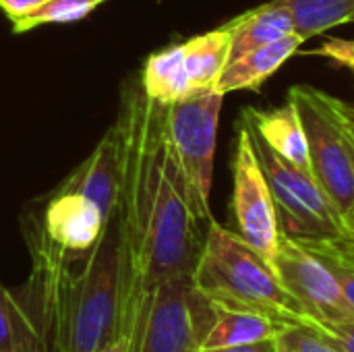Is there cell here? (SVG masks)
I'll return each instance as SVG.
<instances>
[{"label":"cell","instance_id":"obj_23","mask_svg":"<svg viewBox=\"0 0 354 352\" xmlns=\"http://www.w3.org/2000/svg\"><path fill=\"white\" fill-rule=\"evenodd\" d=\"M317 334L334 342L344 352H354V319L348 322H305Z\"/></svg>","mask_w":354,"mask_h":352},{"label":"cell","instance_id":"obj_13","mask_svg":"<svg viewBox=\"0 0 354 352\" xmlns=\"http://www.w3.org/2000/svg\"><path fill=\"white\" fill-rule=\"evenodd\" d=\"M305 39L295 31L278 41L245 52L243 56L230 60L216 83V91L230 93L243 89H259L266 79H270L288 58L297 54Z\"/></svg>","mask_w":354,"mask_h":352},{"label":"cell","instance_id":"obj_21","mask_svg":"<svg viewBox=\"0 0 354 352\" xmlns=\"http://www.w3.org/2000/svg\"><path fill=\"white\" fill-rule=\"evenodd\" d=\"M301 243V241H299ZM303 247H307L315 257H319L328 270L332 272V276L336 278V282L340 284L346 301L351 303L354 309V261L348 259L346 255H342L330 241H307L301 243Z\"/></svg>","mask_w":354,"mask_h":352},{"label":"cell","instance_id":"obj_17","mask_svg":"<svg viewBox=\"0 0 354 352\" xmlns=\"http://www.w3.org/2000/svg\"><path fill=\"white\" fill-rule=\"evenodd\" d=\"M139 81L145 95L160 104H174L189 98L193 87L183 62V44L151 54L143 64Z\"/></svg>","mask_w":354,"mask_h":352},{"label":"cell","instance_id":"obj_28","mask_svg":"<svg viewBox=\"0 0 354 352\" xmlns=\"http://www.w3.org/2000/svg\"><path fill=\"white\" fill-rule=\"evenodd\" d=\"M340 108H342L344 118H346V122H348V127H351V131H353L354 135V106H351V104H346V102L340 100Z\"/></svg>","mask_w":354,"mask_h":352},{"label":"cell","instance_id":"obj_7","mask_svg":"<svg viewBox=\"0 0 354 352\" xmlns=\"http://www.w3.org/2000/svg\"><path fill=\"white\" fill-rule=\"evenodd\" d=\"M222 104L224 93L216 89L197 91L180 102L164 104L166 127L174 156L193 191L197 207L209 220V193L214 178V156Z\"/></svg>","mask_w":354,"mask_h":352},{"label":"cell","instance_id":"obj_5","mask_svg":"<svg viewBox=\"0 0 354 352\" xmlns=\"http://www.w3.org/2000/svg\"><path fill=\"white\" fill-rule=\"evenodd\" d=\"M288 100L305 129L311 172L346 218L354 212V135L340 100L311 85H295Z\"/></svg>","mask_w":354,"mask_h":352},{"label":"cell","instance_id":"obj_6","mask_svg":"<svg viewBox=\"0 0 354 352\" xmlns=\"http://www.w3.org/2000/svg\"><path fill=\"white\" fill-rule=\"evenodd\" d=\"M249 133H251L255 156L268 178L276 203L282 234L301 243L332 241L344 237L346 220L332 203V199L326 195V191L315 180V176L280 158L251 129Z\"/></svg>","mask_w":354,"mask_h":352},{"label":"cell","instance_id":"obj_14","mask_svg":"<svg viewBox=\"0 0 354 352\" xmlns=\"http://www.w3.org/2000/svg\"><path fill=\"white\" fill-rule=\"evenodd\" d=\"M224 27L230 33V60H234L249 50L268 46L295 33V17L282 2L270 0L234 17Z\"/></svg>","mask_w":354,"mask_h":352},{"label":"cell","instance_id":"obj_10","mask_svg":"<svg viewBox=\"0 0 354 352\" xmlns=\"http://www.w3.org/2000/svg\"><path fill=\"white\" fill-rule=\"evenodd\" d=\"M29 216L41 234L71 257L87 253L97 243L106 222L110 220L87 197L60 187L44 201L41 207H33Z\"/></svg>","mask_w":354,"mask_h":352},{"label":"cell","instance_id":"obj_20","mask_svg":"<svg viewBox=\"0 0 354 352\" xmlns=\"http://www.w3.org/2000/svg\"><path fill=\"white\" fill-rule=\"evenodd\" d=\"M106 0H50L35 12L23 17L21 21L12 23L15 33H25L39 25H54V23H73L87 17Z\"/></svg>","mask_w":354,"mask_h":352},{"label":"cell","instance_id":"obj_24","mask_svg":"<svg viewBox=\"0 0 354 352\" xmlns=\"http://www.w3.org/2000/svg\"><path fill=\"white\" fill-rule=\"evenodd\" d=\"M307 54L322 56V58L334 60L338 64H344L348 68H354V39L334 37V39H328L326 44H322L319 48H315V50H311Z\"/></svg>","mask_w":354,"mask_h":352},{"label":"cell","instance_id":"obj_25","mask_svg":"<svg viewBox=\"0 0 354 352\" xmlns=\"http://www.w3.org/2000/svg\"><path fill=\"white\" fill-rule=\"evenodd\" d=\"M46 2H50V0H0V8L10 19V23H17L23 17L41 8Z\"/></svg>","mask_w":354,"mask_h":352},{"label":"cell","instance_id":"obj_16","mask_svg":"<svg viewBox=\"0 0 354 352\" xmlns=\"http://www.w3.org/2000/svg\"><path fill=\"white\" fill-rule=\"evenodd\" d=\"M230 33L226 27L195 35L183 44V62L193 87V93L216 89L226 64L230 62Z\"/></svg>","mask_w":354,"mask_h":352},{"label":"cell","instance_id":"obj_15","mask_svg":"<svg viewBox=\"0 0 354 352\" xmlns=\"http://www.w3.org/2000/svg\"><path fill=\"white\" fill-rule=\"evenodd\" d=\"M284 328L286 326L278 324L274 317L261 311L214 303V319L205 334L201 351L272 340L278 338Z\"/></svg>","mask_w":354,"mask_h":352},{"label":"cell","instance_id":"obj_26","mask_svg":"<svg viewBox=\"0 0 354 352\" xmlns=\"http://www.w3.org/2000/svg\"><path fill=\"white\" fill-rule=\"evenodd\" d=\"M201 352H278L276 338L272 340H261V342H251V344H239V346H224V349H207Z\"/></svg>","mask_w":354,"mask_h":352},{"label":"cell","instance_id":"obj_4","mask_svg":"<svg viewBox=\"0 0 354 352\" xmlns=\"http://www.w3.org/2000/svg\"><path fill=\"white\" fill-rule=\"evenodd\" d=\"M212 319L214 303L195 286L193 276L164 280L131 317L129 352H201Z\"/></svg>","mask_w":354,"mask_h":352},{"label":"cell","instance_id":"obj_9","mask_svg":"<svg viewBox=\"0 0 354 352\" xmlns=\"http://www.w3.org/2000/svg\"><path fill=\"white\" fill-rule=\"evenodd\" d=\"M274 270L282 286L303 309L305 322L354 319V309L328 266L299 241L282 234Z\"/></svg>","mask_w":354,"mask_h":352},{"label":"cell","instance_id":"obj_3","mask_svg":"<svg viewBox=\"0 0 354 352\" xmlns=\"http://www.w3.org/2000/svg\"><path fill=\"white\" fill-rule=\"evenodd\" d=\"M193 282L212 303L261 311L282 326L305 324L307 319L282 286L274 263L239 232L216 220L209 222Z\"/></svg>","mask_w":354,"mask_h":352},{"label":"cell","instance_id":"obj_22","mask_svg":"<svg viewBox=\"0 0 354 352\" xmlns=\"http://www.w3.org/2000/svg\"><path fill=\"white\" fill-rule=\"evenodd\" d=\"M276 344H278V352H344L334 342L317 334L313 328H309L307 324L286 326L278 334Z\"/></svg>","mask_w":354,"mask_h":352},{"label":"cell","instance_id":"obj_1","mask_svg":"<svg viewBox=\"0 0 354 352\" xmlns=\"http://www.w3.org/2000/svg\"><path fill=\"white\" fill-rule=\"evenodd\" d=\"M120 147L118 214L124 237L122 332L143 297L164 280L193 276L209 218L201 214L174 156L166 106L127 83L116 116Z\"/></svg>","mask_w":354,"mask_h":352},{"label":"cell","instance_id":"obj_18","mask_svg":"<svg viewBox=\"0 0 354 352\" xmlns=\"http://www.w3.org/2000/svg\"><path fill=\"white\" fill-rule=\"evenodd\" d=\"M0 352H44L41 334L17 297L0 284Z\"/></svg>","mask_w":354,"mask_h":352},{"label":"cell","instance_id":"obj_27","mask_svg":"<svg viewBox=\"0 0 354 352\" xmlns=\"http://www.w3.org/2000/svg\"><path fill=\"white\" fill-rule=\"evenodd\" d=\"M97 352H129V334H118L112 342H108Z\"/></svg>","mask_w":354,"mask_h":352},{"label":"cell","instance_id":"obj_19","mask_svg":"<svg viewBox=\"0 0 354 352\" xmlns=\"http://www.w3.org/2000/svg\"><path fill=\"white\" fill-rule=\"evenodd\" d=\"M295 17V31L307 41L313 35L354 21V0H278Z\"/></svg>","mask_w":354,"mask_h":352},{"label":"cell","instance_id":"obj_8","mask_svg":"<svg viewBox=\"0 0 354 352\" xmlns=\"http://www.w3.org/2000/svg\"><path fill=\"white\" fill-rule=\"evenodd\" d=\"M232 216L236 232L274 263L282 230L268 178L253 149L251 133L243 122L232 160Z\"/></svg>","mask_w":354,"mask_h":352},{"label":"cell","instance_id":"obj_2","mask_svg":"<svg viewBox=\"0 0 354 352\" xmlns=\"http://www.w3.org/2000/svg\"><path fill=\"white\" fill-rule=\"evenodd\" d=\"M21 224L31 272L17 297L41 334L44 352H97L122 334L124 237L118 207L97 243L79 257L52 245L29 214Z\"/></svg>","mask_w":354,"mask_h":352},{"label":"cell","instance_id":"obj_12","mask_svg":"<svg viewBox=\"0 0 354 352\" xmlns=\"http://www.w3.org/2000/svg\"><path fill=\"white\" fill-rule=\"evenodd\" d=\"M241 122H245L253 133H257L259 139L266 141L280 158H284L286 162L295 164L301 170L311 172L305 129L299 110L290 100L284 106L272 110L245 108L241 114Z\"/></svg>","mask_w":354,"mask_h":352},{"label":"cell","instance_id":"obj_11","mask_svg":"<svg viewBox=\"0 0 354 352\" xmlns=\"http://www.w3.org/2000/svg\"><path fill=\"white\" fill-rule=\"evenodd\" d=\"M60 189L87 197L106 218L112 216L118 207L120 191V147L114 124L106 131L95 149L64 178Z\"/></svg>","mask_w":354,"mask_h":352}]
</instances>
